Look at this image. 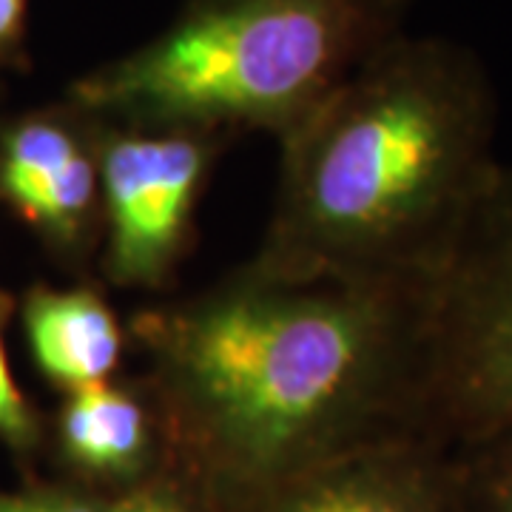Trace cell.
Wrapping results in <instances>:
<instances>
[{
	"instance_id": "1",
	"label": "cell",
	"mask_w": 512,
	"mask_h": 512,
	"mask_svg": "<svg viewBox=\"0 0 512 512\" xmlns=\"http://www.w3.org/2000/svg\"><path fill=\"white\" fill-rule=\"evenodd\" d=\"M128 336L171 467L220 512L359 447L427 436L421 285L299 282L242 262L137 308Z\"/></svg>"
},
{
	"instance_id": "2",
	"label": "cell",
	"mask_w": 512,
	"mask_h": 512,
	"mask_svg": "<svg viewBox=\"0 0 512 512\" xmlns=\"http://www.w3.org/2000/svg\"><path fill=\"white\" fill-rule=\"evenodd\" d=\"M498 94L464 43L402 32L279 146L248 262L299 282L421 285L498 168Z\"/></svg>"
},
{
	"instance_id": "3",
	"label": "cell",
	"mask_w": 512,
	"mask_h": 512,
	"mask_svg": "<svg viewBox=\"0 0 512 512\" xmlns=\"http://www.w3.org/2000/svg\"><path fill=\"white\" fill-rule=\"evenodd\" d=\"M416 0H185L146 43L92 66L66 97L134 123H185L276 143L367 57Z\"/></svg>"
},
{
	"instance_id": "4",
	"label": "cell",
	"mask_w": 512,
	"mask_h": 512,
	"mask_svg": "<svg viewBox=\"0 0 512 512\" xmlns=\"http://www.w3.org/2000/svg\"><path fill=\"white\" fill-rule=\"evenodd\" d=\"M421 302L424 433L458 447L512 427V165L498 163Z\"/></svg>"
},
{
	"instance_id": "5",
	"label": "cell",
	"mask_w": 512,
	"mask_h": 512,
	"mask_svg": "<svg viewBox=\"0 0 512 512\" xmlns=\"http://www.w3.org/2000/svg\"><path fill=\"white\" fill-rule=\"evenodd\" d=\"M100 117L103 239L97 276L117 291H171L197 237V211L231 134Z\"/></svg>"
},
{
	"instance_id": "6",
	"label": "cell",
	"mask_w": 512,
	"mask_h": 512,
	"mask_svg": "<svg viewBox=\"0 0 512 512\" xmlns=\"http://www.w3.org/2000/svg\"><path fill=\"white\" fill-rule=\"evenodd\" d=\"M0 208L63 271L92 279L103 239L100 117L72 97L0 117Z\"/></svg>"
},
{
	"instance_id": "7",
	"label": "cell",
	"mask_w": 512,
	"mask_h": 512,
	"mask_svg": "<svg viewBox=\"0 0 512 512\" xmlns=\"http://www.w3.org/2000/svg\"><path fill=\"white\" fill-rule=\"evenodd\" d=\"M225 512H461L453 447L402 436L322 461Z\"/></svg>"
},
{
	"instance_id": "8",
	"label": "cell",
	"mask_w": 512,
	"mask_h": 512,
	"mask_svg": "<svg viewBox=\"0 0 512 512\" xmlns=\"http://www.w3.org/2000/svg\"><path fill=\"white\" fill-rule=\"evenodd\" d=\"M43 456H49L55 476L106 498L171 464L160 410L140 373L60 393L55 413L46 416Z\"/></svg>"
},
{
	"instance_id": "9",
	"label": "cell",
	"mask_w": 512,
	"mask_h": 512,
	"mask_svg": "<svg viewBox=\"0 0 512 512\" xmlns=\"http://www.w3.org/2000/svg\"><path fill=\"white\" fill-rule=\"evenodd\" d=\"M20 330L37 373L69 393L123 373L131 348L128 322L120 319L97 279L69 288L35 282L18 296Z\"/></svg>"
},
{
	"instance_id": "10",
	"label": "cell",
	"mask_w": 512,
	"mask_h": 512,
	"mask_svg": "<svg viewBox=\"0 0 512 512\" xmlns=\"http://www.w3.org/2000/svg\"><path fill=\"white\" fill-rule=\"evenodd\" d=\"M461 512H512V427L453 447Z\"/></svg>"
},
{
	"instance_id": "11",
	"label": "cell",
	"mask_w": 512,
	"mask_h": 512,
	"mask_svg": "<svg viewBox=\"0 0 512 512\" xmlns=\"http://www.w3.org/2000/svg\"><path fill=\"white\" fill-rule=\"evenodd\" d=\"M18 311V296L0 285V447L23 467L46 453V416L23 393L6 348V330Z\"/></svg>"
},
{
	"instance_id": "12",
	"label": "cell",
	"mask_w": 512,
	"mask_h": 512,
	"mask_svg": "<svg viewBox=\"0 0 512 512\" xmlns=\"http://www.w3.org/2000/svg\"><path fill=\"white\" fill-rule=\"evenodd\" d=\"M106 512H220L194 481L177 470L165 467L157 476L131 487L126 493L111 495Z\"/></svg>"
},
{
	"instance_id": "13",
	"label": "cell",
	"mask_w": 512,
	"mask_h": 512,
	"mask_svg": "<svg viewBox=\"0 0 512 512\" xmlns=\"http://www.w3.org/2000/svg\"><path fill=\"white\" fill-rule=\"evenodd\" d=\"M109 498L66 478H32L18 490H0V512H106Z\"/></svg>"
},
{
	"instance_id": "14",
	"label": "cell",
	"mask_w": 512,
	"mask_h": 512,
	"mask_svg": "<svg viewBox=\"0 0 512 512\" xmlns=\"http://www.w3.org/2000/svg\"><path fill=\"white\" fill-rule=\"evenodd\" d=\"M32 0H0V72H32Z\"/></svg>"
},
{
	"instance_id": "15",
	"label": "cell",
	"mask_w": 512,
	"mask_h": 512,
	"mask_svg": "<svg viewBox=\"0 0 512 512\" xmlns=\"http://www.w3.org/2000/svg\"><path fill=\"white\" fill-rule=\"evenodd\" d=\"M0 94H3V86H0Z\"/></svg>"
}]
</instances>
